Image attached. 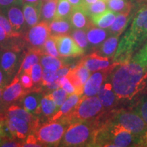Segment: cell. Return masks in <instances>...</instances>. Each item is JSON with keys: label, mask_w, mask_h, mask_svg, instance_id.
Wrapping results in <instances>:
<instances>
[{"label": "cell", "mask_w": 147, "mask_h": 147, "mask_svg": "<svg viewBox=\"0 0 147 147\" xmlns=\"http://www.w3.org/2000/svg\"><path fill=\"white\" fill-rule=\"evenodd\" d=\"M118 100L131 101L147 85V67L131 59L117 63L108 75Z\"/></svg>", "instance_id": "cell-1"}, {"label": "cell", "mask_w": 147, "mask_h": 147, "mask_svg": "<svg viewBox=\"0 0 147 147\" xmlns=\"http://www.w3.org/2000/svg\"><path fill=\"white\" fill-rule=\"evenodd\" d=\"M147 40V5L138 11L131 27L119 42L113 63H122L131 60L134 52Z\"/></svg>", "instance_id": "cell-2"}, {"label": "cell", "mask_w": 147, "mask_h": 147, "mask_svg": "<svg viewBox=\"0 0 147 147\" xmlns=\"http://www.w3.org/2000/svg\"><path fill=\"white\" fill-rule=\"evenodd\" d=\"M97 126L96 119L69 124L59 145L61 146H93Z\"/></svg>", "instance_id": "cell-3"}, {"label": "cell", "mask_w": 147, "mask_h": 147, "mask_svg": "<svg viewBox=\"0 0 147 147\" xmlns=\"http://www.w3.org/2000/svg\"><path fill=\"white\" fill-rule=\"evenodd\" d=\"M104 112V107L98 97H87L82 95L78 104L70 113L59 120L69 125L78 121L93 120Z\"/></svg>", "instance_id": "cell-4"}, {"label": "cell", "mask_w": 147, "mask_h": 147, "mask_svg": "<svg viewBox=\"0 0 147 147\" xmlns=\"http://www.w3.org/2000/svg\"><path fill=\"white\" fill-rule=\"evenodd\" d=\"M69 125L61 120L50 121L44 124L40 123L33 134L44 146H57Z\"/></svg>", "instance_id": "cell-5"}, {"label": "cell", "mask_w": 147, "mask_h": 147, "mask_svg": "<svg viewBox=\"0 0 147 147\" xmlns=\"http://www.w3.org/2000/svg\"><path fill=\"white\" fill-rule=\"evenodd\" d=\"M114 120L139 138L147 131V124L136 112L119 110L114 111Z\"/></svg>", "instance_id": "cell-6"}, {"label": "cell", "mask_w": 147, "mask_h": 147, "mask_svg": "<svg viewBox=\"0 0 147 147\" xmlns=\"http://www.w3.org/2000/svg\"><path fill=\"white\" fill-rule=\"evenodd\" d=\"M51 36L49 23L41 21L26 33L25 40L32 49H43L45 42Z\"/></svg>", "instance_id": "cell-7"}, {"label": "cell", "mask_w": 147, "mask_h": 147, "mask_svg": "<svg viewBox=\"0 0 147 147\" xmlns=\"http://www.w3.org/2000/svg\"><path fill=\"white\" fill-rule=\"evenodd\" d=\"M53 37L55 40L59 54L61 57H78L84 53V51L77 45L69 34Z\"/></svg>", "instance_id": "cell-8"}, {"label": "cell", "mask_w": 147, "mask_h": 147, "mask_svg": "<svg viewBox=\"0 0 147 147\" xmlns=\"http://www.w3.org/2000/svg\"><path fill=\"white\" fill-rule=\"evenodd\" d=\"M117 64V63H113L108 69L95 71L90 76L84 85L83 95L91 97L97 95L102 84Z\"/></svg>", "instance_id": "cell-9"}, {"label": "cell", "mask_w": 147, "mask_h": 147, "mask_svg": "<svg viewBox=\"0 0 147 147\" xmlns=\"http://www.w3.org/2000/svg\"><path fill=\"white\" fill-rule=\"evenodd\" d=\"M25 94V89H24L22 86L19 76L16 74L10 84L3 88L1 100L5 105H8L20 99L21 100L22 97Z\"/></svg>", "instance_id": "cell-10"}, {"label": "cell", "mask_w": 147, "mask_h": 147, "mask_svg": "<svg viewBox=\"0 0 147 147\" xmlns=\"http://www.w3.org/2000/svg\"><path fill=\"white\" fill-rule=\"evenodd\" d=\"M6 123L14 140H25L29 134H32V126L23 119L10 117L7 118Z\"/></svg>", "instance_id": "cell-11"}, {"label": "cell", "mask_w": 147, "mask_h": 147, "mask_svg": "<svg viewBox=\"0 0 147 147\" xmlns=\"http://www.w3.org/2000/svg\"><path fill=\"white\" fill-rule=\"evenodd\" d=\"M108 78L109 77L108 76L105 80V82L102 84L97 95L104 109L110 110L116 107L119 100L114 91L110 78Z\"/></svg>", "instance_id": "cell-12"}, {"label": "cell", "mask_w": 147, "mask_h": 147, "mask_svg": "<svg viewBox=\"0 0 147 147\" xmlns=\"http://www.w3.org/2000/svg\"><path fill=\"white\" fill-rule=\"evenodd\" d=\"M110 58L102 56L97 52L92 53L84 57L80 61L91 72L108 69L110 65Z\"/></svg>", "instance_id": "cell-13"}, {"label": "cell", "mask_w": 147, "mask_h": 147, "mask_svg": "<svg viewBox=\"0 0 147 147\" xmlns=\"http://www.w3.org/2000/svg\"><path fill=\"white\" fill-rule=\"evenodd\" d=\"M5 115L8 118L15 117L28 122L32 126V132H34L40 124V121L38 116L29 113L25 108L21 107L17 104H12L9 106L5 110Z\"/></svg>", "instance_id": "cell-14"}, {"label": "cell", "mask_w": 147, "mask_h": 147, "mask_svg": "<svg viewBox=\"0 0 147 147\" xmlns=\"http://www.w3.org/2000/svg\"><path fill=\"white\" fill-rule=\"evenodd\" d=\"M69 19L73 29L87 30L89 27L93 25L91 18L87 15L85 11L81 7L74 8Z\"/></svg>", "instance_id": "cell-15"}, {"label": "cell", "mask_w": 147, "mask_h": 147, "mask_svg": "<svg viewBox=\"0 0 147 147\" xmlns=\"http://www.w3.org/2000/svg\"><path fill=\"white\" fill-rule=\"evenodd\" d=\"M45 55L43 49H31L24 57L22 63L18 69L17 75L19 76L20 74L25 72L30 74L32 67L34 64L39 63L42 55Z\"/></svg>", "instance_id": "cell-16"}, {"label": "cell", "mask_w": 147, "mask_h": 147, "mask_svg": "<svg viewBox=\"0 0 147 147\" xmlns=\"http://www.w3.org/2000/svg\"><path fill=\"white\" fill-rule=\"evenodd\" d=\"M18 58L17 53L11 50L5 51L0 57V67L8 78L15 72Z\"/></svg>", "instance_id": "cell-17"}, {"label": "cell", "mask_w": 147, "mask_h": 147, "mask_svg": "<svg viewBox=\"0 0 147 147\" xmlns=\"http://www.w3.org/2000/svg\"><path fill=\"white\" fill-rule=\"evenodd\" d=\"M43 95L38 92L25 94L22 97V104L23 108L29 113L38 116L42 114L41 99Z\"/></svg>", "instance_id": "cell-18"}, {"label": "cell", "mask_w": 147, "mask_h": 147, "mask_svg": "<svg viewBox=\"0 0 147 147\" xmlns=\"http://www.w3.org/2000/svg\"><path fill=\"white\" fill-rule=\"evenodd\" d=\"M21 7V5L11 6L7 10V15L14 30L21 34V32L25 27V20Z\"/></svg>", "instance_id": "cell-19"}, {"label": "cell", "mask_w": 147, "mask_h": 147, "mask_svg": "<svg viewBox=\"0 0 147 147\" xmlns=\"http://www.w3.org/2000/svg\"><path fill=\"white\" fill-rule=\"evenodd\" d=\"M131 10L117 14V17L113 25L108 29L110 36H120L125 29L131 17Z\"/></svg>", "instance_id": "cell-20"}, {"label": "cell", "mask_w": 147, "mask_h": 147, "mask_svg": "<svg viewBox=\"0 0 147 147\" xmlns=\"http://www.w3.org/2000/svg\"><path fill=\"white\" fill-rule=\"evenodd\" d=\"M88 42L94 48H98L109 36V33L104 29L92 25L86 30Z\"/></svg>", "instance_id": "cell-21"}, {"label": "cell", "mask_w": 147, "mask_h": 147, "mask_svg": "<svg viewBox=\"0 0 147 147\" xmlns=\"http://www.w3.org/2000/svg\"><path fill=\"white\" fill-rule=\"evenodd\" d=\"M81 97L82 95H78L76 93L69 95L67 97V98L66 99L65 102L62 104L57 111L50 119V121H58L61 119L62 117H63L64 116L67 115V114L70 113L73 108L78 104Z\"/></svg>", "instance_id": "cell-22"}, {"label": "cell", "mask_w": 147, "mask_h": 147, "mask_svg": "<svg viewBox=\"0 0 147 147\" xmlns=\"http://www.w3.org/2000/svg\"><path fill=\"white\" fill-rule=\"evenodd\" d=\"M42 5H36L31 3H24L23 12L25 23L29 27H32L40 21V12Z\"/></svg>", "instance_id": "cell-23"}, {"label": "cell", "mask_w": 147, "mask_h": 147, "mask_svg": "<svg viewBox=\"0 0 147 147\" xmlns=\"http://www.w3.org/2000/svg\"><path fill=\"white\" fill-rule=\"evenodd\" d=\"M51 36H58L70 34L73 27L69 19H53L49 23Z\"/></svg>", "instance_id": "cell-24"}, {"label": "cell", "mask_w": 147, "mask_h": 147, "mask_svg": "<svg viewBox=\"0 0 147 147\" xmlns=\"http://www.w3.org/2000/svg\"><path fill=\"white\" fill-rule=\"evenodd\" d=\"M117 13L113 10L108 9L103 13L91 16L92 23L96 27L102 29H108L115 22Z\"/></svg>", "instance_id": "cell-25"}, {"label": "cell", "mask_w": 147, "mask_h": 147, "mask_svg": "<svg viewBox=\"0 0 147 147\" xmlns=\"http://www.w3.org/2000/svg\"><path fill=\"white\" fill-rule=\"evenodd\" d=\"M119 36H110L98 47L97 53L102 56L113 59L119 45Z\"/></svg>", "instance_id": "cell-26"}, {"label": "cell", "mask_w": 147, "mask_h": 147, "mask_svg": "<svg viewBox=\"0 0 147 147\" xmlns=\"http://www.w3.org/2000/svg\"><path fill=\"white\" fill-rule=\"evenodd\" d=\"M57 3L58 0H50L42 3L40 12V20L50 23L55 17Z\"/></svg>", "instance_id": "cell-27"}, {"label": "cell", "mask_w": 147, "mask_h": 147, "mask_svg": "<svg viewBox=\"0 0 147 147\" xmlns=\"http://www.w3.org/2000/svg\"><path fill=\"white\" fill-rule=\"evenodd\" d=\"M40 61L44 68L52 71H57L59 69L67 65L61 59L46 54L42 55Z\"/></svg>", "instance_id": "cell-28"}, {"label": "cell", "mask_w": 147, "mask_h": 147, "mask_svg": "<svg viewBox=\"0 0 147 147\" xmlns=\"http://www.w3.org/2000/svg\"><path fill=\"white\" fill-rule=\"evenodd\" d=\"M42 114L47 118H51L58 110L56 104L51 97L50 93L42 96L41 99Z\"/></svg>", "instance_id": "cell-29"}, {"label": "cell", "mask_w": 147, "mask_h": 147, "mask_svg": "<svg viewBox=\"0 0 147 147\" xmlns=\"http://www.w3.org/2000/svg\"><path fill=\"white\" fill-rule=\"evenodd\" d=\"M74 7L68 0H58L57 12L54 19H69Z\"/></svg>", "instance_id": "cell-30"}, {"label": "cell", "mask_w": 147, "mask_h": 147, "mask_svg": "<svg viewBox=\"0 0 147 147\" xmlns=\"http://www.w3.org/2000/svg\"><path fill=\"white\" fill-rule=\"evenodd\" d=\"M108 9L116 13H121L128 10H132V3L127 0H108L107 1Z\"/></svg>", "instance_id": "cell-31"}, {"label": "cell", "mask_w": 147, "mask_h": 147, "mask_svg": "<svg viewBox=\"0 0 147 147\" xmlns=\"http://www.w3.org/2000/svg\"><path fill=\"white\" fill-rule=\"evenodd\" d=\"M107 7V3L104 0H97L96 2L92 3L88 6L84 7V8L81 7V8L91 18V16L97 15L105 12L106 10H108Z\"/></svg>", "instance_id": "cell-32"}, {"label": "cell", "mask_w": 147, "mask_h": 147, "mask_svg": "<svg viewBox=\"0 0 147 147\" xmlns=\"http://www.w3.org/2000/svg\"><path fill=\"white\" fill-rule=\"evenodd\" d=\"M71 38L76 42V44L81 49L85 51L89 47V42H88L86 30L80 29H73L70 33Z\"/></svg>", "instance_id": "cell-33"}, {"label": "cell", "mask_w": 147, "mask_h": 147, "mask_svg": "<svg viewBox=\"0 0 147 147\" xmlns=\"http://www.w3.org/2000/svg\"><path fill=\"white\" fill-rule=\"evenodd\" d=\"M0 26L4 29L9 38H16L21 36L20 33L16 32L14 30L8 18L1 14H0Z\"/></svg>", "instance_id": "cell-34"}, {"label": "cell", "mask_w": 147, "mask_h": 147, "mask_svg": "<svg viewBox=\"0 0 147 147\" xmlns=\"http://www.w3.org/2000/svg\"><path fill=\"white\" fill-rule=\"evenodd\" d=\"M131 60L144 67H147V42L132 56Z\"/></svg>", "instance_id": "cell-35"}, {"label": "cell", "mask_w": 147, "mask_h": 147, "mask_svg": "<svg viewBox=\"0 0 147 147\" xmlns=\"http://www.w3.org/2000/svg\"><path fill=\"white\" fill-rule=\"evenodd\" d=\"M43 47L44 51H45L46 55H51V56L55 57H60L56 43H55V40L53 36H50V37L48 38Z\"/></svg>", "instance_id": "cell-36"}, {"label": "cell", "mask_w": 147, "mask_h": 147, "mask_svg": "<svg viewBox=\"0 0 147 147\" xmlns=\"http://www.w3.org/2000/svg\"><path fill=\"white\" fill-rule=\"evenodd\" d=\"M72 69L76 73L77 76L78 77L79 79L80 80V81L82 83L83 85H84L85 82H87L88 78H89L90 75V71L84 65V64L81 63V62H79L75 67H71Z\"/></svg>", "instance_id": "cell-37"}, {"label": "cell", "mask_w": 147, "mask_h": 147, "mask_svg": "<svg viewBox=\"0 0 147 147\" xmlns=\"http://www.w3.org/2000/svg\"><path fill=\"white\" fill-rule=\"evenodd\" d=\"M66 76L68 78L69 81L71 82L73 84L74 87L76 89V93L78 95H83V89H84V85L80 81V80L77 76L76 73L74 71L72 68H70L69 69L68 74L66 75Z\"/></svg>", "instance_id": "cell-38"}, {"label": "cell", "mask_w": 147, "mask_h": 147, "mask_svg": "<svg viewBox=\"0 0 147 147\" xmlns=\"http://www.w3.org/2000/svg\"><path fill=\"white\" fill-rule=\"evenodd\" d=\"M50 94L55 102V104H56V106L58 108V109L65 102L66 99L67 98V95H68L63 88L61 87L54 90Z\"/></svg>", "instance_id": "cell-39"}, {"label": "cell", "mask_w": 147, "mask_h": 147, "mask_svg": "<svg viewBox=\"0 0 147 147\" xmlns=\"http://www.w3.org/2000/svg\"><path fill=\"white\" fill-rule=\"evenodd\" d=\"M59 78L57 71H52L46 68L43 69L41 84L43 87L49 85L56 81Z\"/></svg>", "instance_id": "cell-40"}, {"label": "cell", "mask_w": 147, "mask_h": 147, "mask_svg": "<svg viewBox=\"0 0 147 147\" xmlns=\"http://www.w3.org/2000/svg\"><path fill=\"white\" fill-rule=\"evenodd\" d=\"M42 72H43V68H42L41 63H37L33 65L29 75L32 77L34 84H41Z\"/></svg>", "instance_id": "cell-41"}, {"label": "cell", "mask_w": 147, "mask_h": 147, "mask_svg": "<svg viewBox=\"0 0 147 147\" xmlns=\"http://www.w3.org/2000/svg\"><path fill=\"white\" fill-rule=\"evenodd\" d=\"M136 112L143 119L147 124V97H144L138 103Z\"/></svg>", "instance_id": "cell-42"}, {"label": "cell", "mask_w": 147, "mask_h": 147, "mask_svg": "<svg viewBox=\"0 0 147 147\" xmlns=\"http://www.w3.org/2000/svg\"><path fill=\"white\" fill-rule=\"evenodd\" d=\"M58 81L59 82L61 87L63 88L65 91L67 92L68 95L74 94L76 93V89L74 87V85L71 84V82L69 81V80L67 76H62L58 78Z\"/></svg>", "instance_id": "cell-43"}, {"label": "cell", "mask_w": 147, "mask_h": 147, "mask_svg": "<svg viewBox=\"0 0 147 147\" xmlns=\"http://www.w3.org/2000/svg\"><path fill=\"white\" fill-rule=\"evenodd\" d=\"M22 146L27 147H40L44 146L43 145L38 142V139L34 134H29L25 139V142H23Z\"/></svg>", "instance_id": "cell-44"}, {"label": "cell", "mask_w": 147, "mask_h": 147, "mask_svg": "<svg viewBox=\"0 0 147 147\" xmlns=\"http://www.w3.org/2000/svg\"><path fill=\"white\" fill-rule=\"evenodd\" d=\"M21 74H22L20 76V81H21L22 86L25 89H31L34 84L32 77L27 73L23 72Z\"/></svg>", "instance_id": "cell-45"}, {"label": "cell", "mask_w": 147, "mask_h": 147, "mask_svg": "<svg viewBox=\"0 0 147 147\" xmlns=\"http://www.w3.org/2000/svg\"><path fill=\"white\" fill-rule=\"evenodd\" d=\"M22 4V0H0V11L4 12L12 5Z\"/></svg>", "instance_id": "cell-46"}, {"label": "cell", "mask_w": 147, "mask_h": 147, "mask_svg": "<svg viewBox=\"0 0 147 147\" xmlns=\"http://www.w3.org/2000/svg\"><path fill=\"white\" fill-rule=\"evenodd\" d=\"M6 117H7L5 113L0 114V145H1V144L3 142V141L7 140L3 129V120H4Z\"/></svg>", "instance_id": "cell-47"}, {"label": "cell", "mask_w": 147, "mask_h": 147, "mask_svg": "<svg viewBox=\"0 0 147 147\" xmlns=\"http://www.w3.org/2000/svg\"><path fill=\"white\" fill-rule=\"evenodd\" d=\"M23 142H18L14 141V140H5L1 143L0 146L5 147H21Z\"/></svg>", "instance_id": "cell-48"}, {"label": "cell", "mask_w": 147, "mask_h": 147, "mask_svg": "<svg viewBox=\"0 0 147 147\" xmlns=\"http://www.w3.org/2000/svg\"><path fill=\"white\" fill-rule=\"evenodd\" d=\"M70 68H71V67H69L68 65H65V66H64V67H61V68L59 69L57 71V74L59 78H60V77H62V76H66V75L68 74Z\"/></svg>", "instance_id": "cell-49"}, {"label": "cell", "mask_w": 147, "mask_h": 147, "mask_svg": "<svg viewBox=\"0 0 147 147\" xmlns=\"http://www.w3.org/2000/svg\"><path fill=\"white\" fill-rule=\"evenodd\" d=\"M7 78H8V77L0 67V87L3 88V86L5 85V80Z\"/></svg>", "instance_id": "cell-50"}, {"label": "cell", "mask_w": 147, "mask_h": 147, "mask_svg": "<svg viewBox=\"0 0 147 147\" xmlns=\"http://www.w3.org/2000/svg\"><path fill=\"white\" fill-rule=\"evenodd\" d=\"M8 37L7 36L6 33L4 31L2 27L0 26V45L6 42V40L8 39Z\"/></svg>", "instance_id": "cell-51"}, {"label": "cell", "mask_w": 147, "mask_h": 147, "mask_svg": "<svg viewBox=\"0 0 147 147\" xmlns=\"http://www.w3.org/2000/svg\"><path fill=\"white\" fill-rule=\"evenodd\" d=\"M74 8H78L82 6V0H68Z\"/></svg>", "instance_id": "cell-52"}, {"label": "cell", "mask_w": 147, "mask_h": 147, "mask_svg": "<svg viewBox=\"0 0 147 147\" xmlns=\"http://www.w3.org/2000/svg\"><path fill=\"white\" fill-rule=\"evenodd\" d=\"M24 3H31L36 5H42V0H22Z\"/></svg>", "instance_id": "cell-53"}, {"label": "cell", "mask_w": 147, "mask_h": 147, "mask_svg": "<svg viewBox=\"0 0 147 147\" xmlns=\"http://www.w3.org/2000/svg\"><path fill=\"white\" fill-rule=\"evenodd\" d=\"M97 0H82V8L88 6V5L92 4V3L96 2Z\"/></svg>", "instance_id": "cell-54"}, {"label": "cell", "mask_w": 147, "mask_h": 147, "mask_svg": "<svg viewBox=\"0 0 147 147\" xmlns=\"http://www.w3.org/2000/svg\"><path fill=\"white\" fill-rule=\"evenodd\" d=\"M5 104H3V103L1 102V100H0V114L4 113V108H5Z\"/></svg>", "instance_id": "cell-55"}, {"label": "cell", "mask_w": 147, "mask_h": 147, "mask_svg": "<svg viewBox=\"0 0 147 147\" xmlns=\"http://www.w3.org/2000/svg\"><path fill=\"white\" fill-rule=\"evenodd\" d=\"M3 90V87H0V100H1V96H2Z\"/></svg>", "instance_id": "cell-56"}, {"label": "cell", "mask_w": 147, "mask_h": 147, "mask_svg": "<svg viewBox=\"0 0 147 147\" xmlns=\"http://www.w3.org/2000/svg\"><path fill=\"white\" fill-rule=\"evenodd\" d=\"M50 1V0H42V3L46 2V1Z\"/></svg>", "instance_id": "cell-57"}, {"label": "cell", "mask_w": 147, "mask_h": 147, "mask_svg": "<svg viewBox=\"0 0 147 147\" xmlns=\"http://www.w3.org/2000/svg\"><path fill=\"white\" fill-rule=\"evenodd\" d=\"M104 1H106V2H107V1H108V0H104Z\"/></svg>", "instance_id": "cell-58"}]
</instances>
